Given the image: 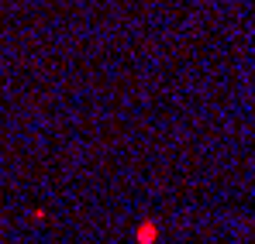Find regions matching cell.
Listing matches in <instances>:
<instances>
[{"label":"cell","mask_w":255,"mask_h":244,"mask_svg":"<svg viewBox=\"0 0 255 244\" xmlns=\"http://www.w3.org/2000/svg\"><path fill=\"white\" fill-rule=\"evenodd\" d=\"M152 238H155V224H141V231H138V241L148 244Z\"/></svg>","instance_id":"1"}]
</instances>
